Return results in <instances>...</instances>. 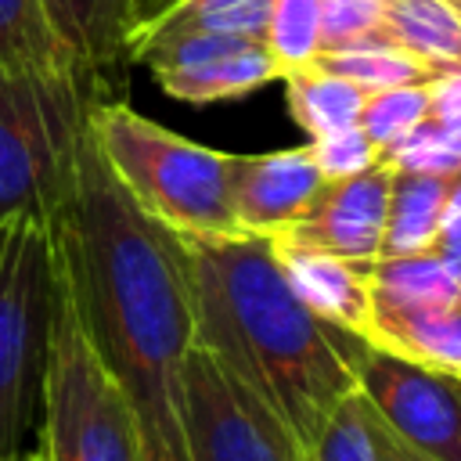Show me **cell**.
I'll return each mask as SVG.
<instances>
[{"mask_svg":"<svg viewBox=\"0 0 461 461\" xmlns=\"http://www.w3.org/2000/svg\"><path fill=\"white\" fill-rule=\"evenodd\" d=\"M50 238L83 335L137 414L144 461H187L180 375L194 346V299L184 245L122 191L90 122Z\"/></svg>","mask_w":461,"mask_h":461,"instance_id":"obj_1","label":"cell"},{"mask_svg":"<svg viewBox=\"0 0 461 461\" xmlns=\"http://www.w3.org/2000/svg\"><path fill=\"white\" fill-rule=\"evenodd\" d=\"M382 4L385 0H321V50L393 43Z\"/></svg>","mask_w":461,"mask_h":461,"instance_id":"obj_23","label":"cell"},{"mask_svg":"<svg viewBox=\"0 0 461 461\" xmlns=\"http://www.w3.org/2000/svg\"><path fill=\"white\" fill-rule=\"evenodd\" d=\"M447 180L450 176L393 169L378 256H411V252H429L436 245L447 209Z\"/></svg>","mask_w":461,"mask_h":461,"instance_id":"obj_15","label":"cell"},{"mask_svg":"<svg viewBox=\"0 0 461 461\" xmlns=\"http://www.w3.org/2000/svg\"><path fill=\"white\" fill-rule=\"evenodd\" d=\"M133 61H144L155 83L187 104L230 101L277 79V61L263 40L234 32H180L144 43Z\"/></svg>","mask_w":461,"mask_h":461,"instance_id":"obj_9","label":"cell"},{"mask_svg":"<svg viewBox=\"0 0 461 461\" xmlns=\"http://www.w3.org/2000/svg\"><path fill=\"white\" fill-rule=\"evenodd\" d=\"M429 119L447 133V140L457 148L461 155V72L454 76H439L432 83V108Z\"/></svg>","mask_w":461,"mask_h":461,"instance_id":"obj_26","label":"cell"},{"mask_svg":"<svg viewBox=\"0 0 461 461\" xmlns=\"http://www.w3.org/2000/svg\"><path fill=\"white\" fill-rule=\"evenodd\" d=\"M263 43L281 76L313 65L321 50V0H274Z\"/></svg>","mask_w":461,"mask_h":461,"instance_id":"obj_20","label":"cell"},{"mask_svg":"<svg viewBox=\"0 0 461 461\" xmlns=\"http://www.w3.org/2000/svg\"><path fill=\"white\" fill-rule=\"evenodd\" d=\"M371 432H375V454H378V461H429V457H421L418 450H411L407 443H400V439L375 418V411H371Z\"/></svg>","mask_w":461,"mask_h":461,"instance_id":"obj_28","label":"cell"},{"mask_svg":"<svg viewBox=\"0 0 461 461\" xmlns=\"http://www.w3.org/2000/svg\"><path fill=\"white\" fill-rule=\"evenodd\" d=\"M310 155H313V162H317L324 180L353 176V173H360V169H367V166H375L382 158V151L371 144V137L360 126H346V130L313 137L310 140Z\"/></svg>","mask_w":461,"mask_h":461,"instance_id":"obj_25","label":"cell"},{"mask_svg":"<svg viewBox=\"0 0 461 461\" xmlns=\"http://www.w3.org/2000/svg\"><path fill=\"white\" fill-rule=\"evenodd\" d=\"M382 158L393 162V169H411V173H436V176H454L461 169V155L457 148L447 140V133L425 119L421 126H414L403 140H396Z\"/></svg>","mask_w":461,"mask_h":461,"instance_id":"obj_24","label":"cell"},{"mask_svg":"<svg viewBox=\"0 0 461 461\" xmlns=\"http://www.w3.org/2000/svg\"><path fill=\"white\" fill-rule=\"evenodd\" d=\"M36 447L43 461H144L137 414L112 371L86 342L61 277L54 285Z\"/></svg>","mask_w":461,"mask_h":461,"instance_id":"obj_6","label":"cell"},{"mask_svg":"<svg viewBox=\"0 0 461 461\" xmlns=\"http://www.w3.org/2000/svg\"><path fill=\"white\" fill-rule=\"evenodd\" d=\"M180 421L187 461H310L277 411L202 346L184 360Z\"/></svg>","mask_w":461,"mask_h":461,"instance_id":"obj_7","label":"cell"},{"mask_svg":"<svg viewBox=\"0 0 461 461\" xmlns=\"http://www.w3.org/2000/svg\"><path fill=\"white\" fill-rule=\"evenodd\" d=\"M429 108H432V83L375 90V94L364 97V108H360L357 126L385 155L396 140H403L414 126H421L429 119Z\"/></svg>","mask_w":461,"mask_h":461,"instance_id":"obj_21","label":"cell"},{"mask_svg":"<svg viewBox=\"0 0 461 461\" xmlns=\"http://www.w3.org/2000/svg\"><path fill=\"white\" fill-rule=\"evenodd\" d=\"M0 65L4 68H65L68 72L58 43L43 22L40 0H0Z\"/></svg>","mask_w":461,"mask_h":461,"instance_id":"obj_19","label":"cell"},{"mask_svg":"<svg viewBox=\"0 0 461 461\" xmlns=\"http://www.w3.org/2000/svg\"><path fill=\"white\" fill-rule=\"evenodd\" d=\"M310 461H378L371 407L360 393H349L324 421L310 447Z\"/></svg>","mask_w":461,"mask_h":461,"instance_id":"obj_22","label":"cell"},{"mask_svg":"<svg viewBox=\"0 0 461 461\" xmlns=\"http://www.w3.org/2000/svg\"><path fill=\"white\" fill-rule=\"evenodd\" d=\"M274 252L281 259L288 285L295 288V295L310 310H317L324 321H331V324H339L360 339L367 335V321H371L367 263L339 259V256L288 245L277 238H274Z\"/></svg>","mask_w":461,"mask_h":461,"instance_id":"obj_13","label":"cell"},{"mask_svg":"<svg viewBox=\"0 0 461 461\" xmlns=\"http://www.w3.org/2000/svg\"><path fill=\"white\" fill-rule=\"evenodd\" d=\"M97 97L101 90L65 68L0 65V223L58 216Z\"/></svg>","mask_w":461,"mask_h":461,"instance_id":"obj_4","label":"cell"},{"mask_svg":"<svg viewBox=\"0 0 461 461\" xmlns=\"http://www.w3.org/2000/svg\"><path fill=\"white\" fill-rule=\"evenodd\" d=\"M385 29L396 47L439 76L461 72V14L447 0H385Z\"/></svg>","mask_w":461,"mask_h":461,"instance_id":"obj_16","label":"cell"},{"mask_svg":"<svg viewBox=\"0 0 461 461\" xmlns=\"http://www.w3.org/2000/svg\"><path fill=\"white\" fill-rule=\"evenodd\" d=\"M447 4H450V7H454V11L461 14V0H447Z\"/></svg>","mask_w":461,"mask_h":461,"instance_id":"obj_32","label":"cell"},{"mask_svg":"<svg viewBox=\"0 0 461 461\" xmlns=\"http://www.w3.org/2000/svg\"><path fill=\"white\" fill-rule=\"evenodd\" d=\"M40 11L68 72L94 90H101L108 68L130 61V32L140 0H40Z\"/></svg>","mask_w":461,"mask_h":461,"instance_id":"obj_12","label":"cell"},{"mask_svg":"<svg viewBox=\"0 0 461 461\" xmlns=\"http://www.w3.org/2000/svg\"><path fill=\"white\" fill-rule=\"evenodd\" d=\"M389 184H393V162L378 158L375 166L324 180L313 194L310 209L285 230L277 241L317 249L339 259L371 263L378 259L382 230H385V205H389Z\"/></svg>","mask_w":461,"mask_h":461,"instance_id":"obj_10","label":"cell"},{"mask_svg":"<svg viewBox=\"0 0 461 461\" xmlns=\"http://www.w3.org/2000/svg\"><path fill=\"white\" fill-rule=\"evenodd\" d=\"M432 252L447 263V270L454 274V281L461 285V220H443Z\"/></svg>","mask_w":461,"mask_h":461,"instance_id":"obj_27","label":"cell"},{"mask_svg":"<svg viewBox=\"0 0 461 461\" xmlns=\"http://www.w3.org/2000/svg\"><path fill=\"white\" fill-rule=\"evenodd\" d=\"M29 461H43V454H40V447H36V443L29 447Z\"/></svg>","mask_w":461,"mask_h":461,"instance_id":"obj_31","label":"cell"},{"mask_svg":"<svg viewBox=\"0 0 461 461\" xmlns=\"http://www.w3.org/2000/svg\"><path fill=\"white\" fill-rule=\"evenodd\" d=\"M86 122L112 176L151 220L184 238L241 234L227 187L230 155L194 144L122 101L97 97Z\"/></svg>","mask_w":461,"mask_h":461,"instance_id":"obj_3","label":"cell"},{"mask_svg":"<svg viewBox=\"0 0 461 461\" xmlns=\"http://www.w3.org/2000/svg\"><path fill=\"white\" fill-rule=\"evenodd\" d=\"M317 68L335 72L349 83H357L364 94L393 90V86H414V83H436V72L421 65L414 54H407L396 43H367V47H346V50H321L313 58Z\"/></svg>","mask_w":461,"mask_h":461,"instance_id":"obj_18","label":"cell"},{"mask_svg":"<svg viewBox=\"0 0 461 461\" xmlns=\"http://www.w3.org/2000/svg\"><path fill=\"white\" fill-rule=\"evenodd\" d=\"M0 461H29V450H18V454H0Z\"/></svg>","mask_w":461,"mask_h":461,"instance_id":"obj_30","label":"cell"},{"mask_svg":"<svg viewBox=\"0 0 461 461\" xmlns=\"http://www.w3.org/2000/svg\"><path fill=\"white\" fill-rule=\"evenodd\" d=\"M194 346L234 371L310 450L328 414L357 393L367 339L324 321L288 285L274 238H184Z\"/></svg>","mask_w":461,"mask_h":461,"instance_id":"obj_2","label":"cell"},{"mask_svg":"<svg viewBox=\"0 0 461 461\" xmlns=\"http://www.w3.org/2000/svg\"><path fill=\"white\" fill-rule=\"evenodd\" d=\"M54 238L47 220L0 223V454L29 450L40 411L54 321Z\"/></svg>","mask_w":461,"mask_h":461,"instance_id":"obj_5","label":"cell"},{"mask_svg":"<svg viewBox=\"0 0 461 461\" xmlns=\"http://www.w3.org/2000/svg\"><path fill=\"white\" fill-rule=\"evenodd\" d=\"M443 220H461V169L447 180V209Z\"/></svg>","mask_w":461,"mask_h":461,"instance_id":"obj_29","label":"cell"},{"mask_svg":"<svg viewBox=\"0 0 461 461\" xmlns=\"http://www.w3.org/2000/svg\"><path fill=\"white\" fill-rule=\"evenodd\" d=\"M321 184L324 176L310 155V144L270 155H230L227 166L230 209L241 234H285L310 209Z\"/></svg>","mask_w":461,"mask_h":461,"instance_id":"obj_11","label":"cell"},{"mask_svg":"<svg viewBox=\"0 0 461 461\" xmlns=\"http://www.w3.org/2000/svg\"><path fill=\"white\" fill-rule=\"evenodd\" d=\"M285 79V101L292 119L299 122V130L313 137L357 126L360 108H364V90L335 72H324L317 65H303L281 76Z\"/></svg>","mask_w":461,"mask_h":461,"instance_id":"obj_17","label":"cell"},{"mask_svg":"<svg viewBox=\"0 0 461 461\" xmlns=\"http://www.w3.org/2000/svg\"><path fill=\"white\" fill-rule=\"evenodd\" d=\"M357 393L375 418L429 461H461V378L364 346Z\"/></svg>","mask_w":461,"mask_h":461,"instance_id":"obj_8","label":"cell"},{"mask_svg":"<svg viewBox=\"0 0 461 461\" xmlns=\"http://www.w3.org/2000/svg\"><path fill=\"white\" fill-rule=\"evenodd\" d=\"M364 339L403 360L461 378V299L414 313L371 317Z\"/></svg>","mask_w":461,"mask_h":461,"instance_id":"obj_14","label":"cell"}]
</instances>
